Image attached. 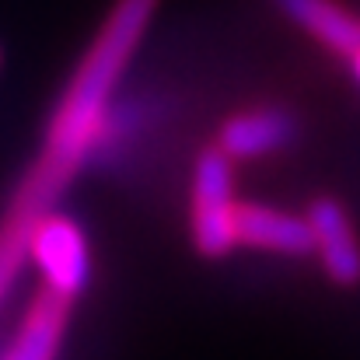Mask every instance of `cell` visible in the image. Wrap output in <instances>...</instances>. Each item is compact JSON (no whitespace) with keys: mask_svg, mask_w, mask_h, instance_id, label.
<instances>
[{"mask_svg":"<svg viewBox=\"0 0 360 360\" xmlns=\"http://www.w3.org/2000/svg\"><path fill=\"white\" fill-rule=\"evenodd\" d=\"M158 14V0H116L84 49L74 77L67 81L53 120L46 126L42 150L28 175L21 179L11 207L25 214H49L74 175L98 154L105 116L116 102L122 74L129 70L150 21Z\"/></svg>","mask_w":360,"mask_h":360,"instance_id":"1","label":"cell"},{"mask_svg":"<svg viewBox=\"0 0 360 360\" xmlns=\"http://www.w3.org/2000/svg\"><path fill=\"white\" fill-rule=\"evenodd\" d=\"M235 161L221 147L200 150L193 165V241L207 259H224L235 241Z\"/></svg>","mask_w":360,"mask_h":360,"instance_id":"2","label":"cell"},{"mask_svg":"<svg viewBox=\"0 0 360 360\" xmlns=\"http://www.w3.org/2000/svg\"><path fill=\"white\" fill-rule=\"evenodd\" d=\"M28 259L42 273L46 290L77 301L91 280V252L84 231L63 214H42L28 231Z\"/></svg>","mask_w":360,"mask_h":360,"instance_id":"3","label":"cell"},{"mask_svg":"<svg viewBox=\"0 0 360 360\" xmlns=\"http://www.w3.org/2000/svg\"><path fill=\"white\" fill-rule=\"evenodd\" d=\"M308 228H311V245L326 269V276L336 287H357L360 283V238L354 231V221L347 207L333 196H319L304 210Z\"/></svg>","mask_w":360,"mask_h":360,"instance_id":"4","label":"cell"},{"mask_svg":"<svg viewBox=\"0 0 360 360\" xmlns=\"http://www.w3.org/2000/svg\"><path fill=\"white\" fill-rule=\"evenodd\" d=\"M301 122L290 109L283 105H255L235 112L221 122L217 133V147L231 158V161H259L269 154H280L283 147H290L297 140Z\"/></svg>","mask_w":360,"mask_h":360,"instance_id":"5","label":"cell"},{"mask_svg":"<svg viewBox=\"0 0 360 360\" xmlns=\"http://www.w3.org/2000/svg\"><path fill=\"white\" fill-rule=\"evenodd\" d=\"M235 241L238 248L273 252V255H311V228L308 217L287 214L280 207L241 200L235 207Z\"/></svg>","mask_w":360,"mask_h":360,"instance_id":"6","label":"cell"},{"mask_svg":"<svg viewBox=\"0 0 360 360\" xmlns=\"http://www.w3.org/2000/svg\"><path fill=\"white\" fill-rule=\"evenodd\" d=\"M70 308L74 301L42 287V294L28 304L18 333L0 350V360H56L63 347L67 322H70Z\"/></svg>","mask_w":360,"mask_h":360,"instance_id":"7","label":"cell"},{"mask_svg":"<svg viewBox=\"0 0 360 360\" xmlns=\"http://www.w3.org/2000/svg\"><path fill=\"white\" fill-rule=\"evenodd\" d=\"M273 4L294 28H301L333 56L347 60L354 49H360V14L343 7L340 0H273Z\"/></svg>","mask_w":360,"mask_h":360,"instance_id":"8","label":"cell"},{"mask_svg":"<svg viewBox=\"0 0 360 360\" xmlns=\"http://www.w3.org/2000/svg\"><path fill=\"white\" fill-rule=\"evenodd\" d=\"M39 217L25 214V210H7V217L0 221V304L7 301L21 266L28 262V231Z\"/></svg>","mask_w":360,"mask_h":360,"instance_id":"9","label":"cell"},{"mask_svg":"<svg viewBox=\"0 0 360 360\" xmlns=\"http://www.w3.org/2000/svg\"><path fill=\"white\" fill-rule=\"evenodd\" d=\"M347 67H350V77L357 81V88H360V49H354V53L347 56Z\"/></svg>","mask_w":360,"mask_h":360,"instance_id":"10","label":"cell"}]
</instances>
